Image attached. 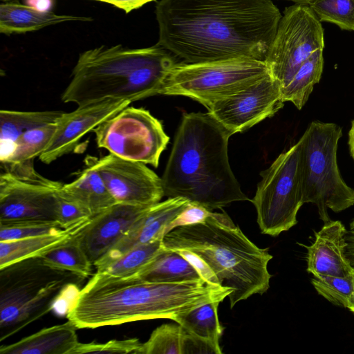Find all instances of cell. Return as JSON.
I'll list each match as a JSON object with an SVG mask.
<instances>
[{
  "mask_svg": "<svg viewBox=\"0 0 354 354\" xmlns=\"http://www.w3.org/2000/svg\"><path fill=\"white\" fill-rule=\"evenodd\" d=\"M157 44L186 63L265 61L282 17L272 0H160Z\"/></svg>",
  "mask_w": 354,
  "mask_h": 354,
  "instance_id": "6da1fadb",
  "label": "cell"
},
{
  "mask_svg": "<svg viewBox=\"0 0 354 354\" xmlns=\"http://www.w3.org/2000/svg\"><path fill=\"white\" fill-rule=\"evenodd\" d=\"M232 288L203 278L157 283L96 272L79 291L66 317L77 328H96L167 318L212 301H223Z\"/></svg>",
  "mask_w": 354,
  "mask_h": 354,
  "instance_id": "7a4b0ae2",
  "label": "cell"
},
{
  "mask_svg": "<svg viewBox=\"0 0 354 354\" xmlns=\"http://www.w3.org/2000/svg\"><path fill=\"white\" fill-rule=\"evenodd\" d=\"M162 244L189 260L202 278L232 288L231 308L270 287L268 265L272 256L253 243L223 210L212 211L201 223L171 230Z\"/></svg>",
  "mask_w": 354,
  "mask_h": 354,
  "instance_id": "3957f363",
  "label": "cell"
},
{
  "mask_svg": "<svg viewBox=\"0 0 354 354\" xmlns=\"http://www.w3.org/2000/svg\"><path fill=\"white\" fill-rule=\"evenodd\" d=\"M231 136L209 113H184L161 178L164 196L210 211L250 201L230 165Z\"/></svg>",
  "mask_w": 354,
  "mask_h": 354,
  "instance_id": "277c9868",
  "label": "cell"
},
{
  "mask_svg": "<svg viewBox=\"0 0 354 354\" xmlns=\"http://www.w3.org/2000/svg\"><path fill=\"white\" fill-rule=\"evenodd\" d=\"M171 54L158 44L143 48L102 45L84 51L62 100L83 106L107 99L131 103L160 95L170 71L177 64Z\"/></svg>",
  "mask_w": 354,
  "mask_h": 354,
  "instance_id": "5b68a950",
  "label": "cell"
},
{
  "mask_svg": "<svg viewBox=\"0 0 354 354\" xmlns=\"http://www.w3.org/2000/svg\"><path fill=\"white\" fill-rule=\"evenodd\" d=\"M84 279L39 257L0 268V341L47 314L70 286Z\"/></svg>",
  "mask_w": 354,
  "mask_h": 354,
  "instance_id": "8992f818",
  "label": "cell"
},
{
  "mask_svg": "<svg viewBox=\"0 0 354 354\" xmlns=\"http://www.w3.org/2000/svg\"><path fill=\"white\" fill-rule=\"evenodd\" d=\"M342 136L339 125L313 121L297 142L302 201L317 206L324 223L330 221L328 209L338 213L354 205V189L344 182L337 162Z\"/></svg>",
  "mask_w": 354,
  "mask_h": 354,
  "instance_id": "52a82bcc",
  "label": "cell"
},
{
  "mask_svg": "<svg viewBox=\"0 0 354 354\" xmlns=\"http://www.w3.org/2000/svg\"><path fill=\"white\" fill-rule=\"evenodd\" d=\"M264 61L235 58L201 63H177L160 95H182L205 107L268 75Z\"/></svg>",
  "mask_w": 354,
  "mask_h": 354,
  "instance_id": "ba28073f",
  "label": "cell"
},
{
  "mask_svg": "<svg viewBox=\"0 0 354 354\" xmlns=\"http://www.w3.org/2000/svg\"><path fill=\"white\" fill-rule=\"evenodd\" d=\"M261 180L250 201L262 234L277 236L297 223L304 204L299 172V144L281 153L261 173Z\"/></svg>",
  "mask_w": 354,
  "mask_h": 354,
  "instance_id": "9c48e42d",
  "label": "cell"
},
{
  "mask_svg": "<svg viewBox=\"0 0 354 354\" xmlns=\"http://www.w3.org/2000/svg\"><path fill=\"white\" fill-rule=\"evenodd\" d=\"M97 145L121 158L158 167L169 137L148 110L129 106L93 131Z\"/></svg>",
  "mask_w": 354,
  "mask_h": 354,
  "instance_id": "30bf717a",
  "label": "cell"
},
{
  "mask_svg": "<svg viewBox=\"0 0 354 354\" xmlns=\"http://www.w3.org/2000/svg\"><path fill=\"white\" fill-rule=\"evenodd\" d=\"M324 47V29L317 15L308 6L295 4L285 9L264 62L282 88L304 61Z\"/></svg>",
  "mask_w": 354,
  "mask_h": 354,
  "instance_id": "8fae6325",
  "label": "cell"
},
{
  "mask_svg": "<svg viewBox=\"0 0 354 354\" xmlns=\"http://www.w3.org/2000/svg\"><path fill=\"white\" fill-rule=\"evenodd\" d=\"M62 183L36 173L0 175V224L57 222V190Z\"/></svg>",
  "mask_w": 354,
  "mask_h": 354,
  "instance_id": "7c38bea8",
  "label": "cell"
},
{
  "mask_svg": "<svg viewBox=\"0 0 354 354\" xmlns=\"http://www.w3.org/2000/svg\"><path fill=\"white\" fill-rule=\"evenodd\" d=\"M284 104L279 82L270 74L207 106L208 113L232 135L273 116Z\"/></svg>",
  "mask_w": 354,
  "mask_h": 354,
  "instance_id": "4fadbf2b",
  "label": "cell"
},
{
  "mask_svg": "<svg viewBox=\"0 0 354 354\" xmlns=\"http://www.w3.org/2000/svg\"><path fill=\"white\" fill-rule=\"evenodd\" d=\"M89 158L116 203L149 207L164 196L162 179L146 164L111 153Z\"/></svg>",
  "mask_w": 354,
  "mask_h": 354,
  "instance_id": "5bb4252c",
  "label": "cell"
},
{
  "mask_svg": "<svg viewBox=\"0 0 354 354\" xmlns=\"http://www.w3.org/2000/svg\"><path fill=\"white\" fill-rule=\"evenodd\" d=\"M130 104L124 100L107 99L63 113L57 121L56 129L46 149L39 156V160L48 165L70 153L84 136Z\"/></svg>",
  "mask_w": 354,
  "mask_h": 354,
  "instance_id": "9a60e30c",
  "label": "cell"
},
{
  "mask_svg": "<svg viewBox=\"0 0 354 354\" xmlns=\"http://www.w3.org/2000/svg\"><path fill=\"white\" fill-rule=\"evenodd\" d=\"M149 207L115 203L91 218L77 238L93 265L119 242Z\"/></svg>",
  "mask_w": 354,
  "mask_h": 354,
  "instance_id": "2e32d148",
  "label": "cell"
},
{
  "mask_svg": "<svg viewBox=\"0 0 354 354\" xmlns=\"http://www.w3.org/2000/svg\"><path fill=\"white\" fill-rule=\"evenodd\" d=\"M189 203L182 197L168 198L149 207L119 242L93 265L96 270L106 266L136 245L162 240L169 225Z\"/></svg>",
  "mask_w": 354,
  "mask_h": 354,
  "instance_id": "e0dca14e",
  "label": "cell"
},
{
  "mask_svg": "<svg viewBox=\"0 0 354 354\" xmlns=\"http://www.w3.org/2000/svg\"><path fill=\"white\" fill-rule=\"evenodd\" d=\"M347 230L339 221L325 223L315 233V241L307 248V272L314 274L347 277L354 268L346 255Z\"/></svg>",
  "mask_w": 354,
  "mask_h": 354,
  "instance_id": "ac0fdd59",
  "label": "cell"
},
{
  "mask_svg": "<svg viewBox=\"0 0 354 354\" xmlns=\"http://www.w3.org/2000/svg\"><path fill=\"white\" fill-rule=\"evenodd\" d=\"M70 320L43 328L17 342L0 347L1 354H74L80 344Z\"/></svg>",
  "mask_w": 354,
  "mask_h": 354,
  "instance_id": "d6986e66",
  "label": "cell"
},
{
  "mask_svg": "<svg viewBox=\"0 0 354 354\" xmlns=\"http://www.w3.org/2000/svg\"><path fill=\"white\" fill-rule=\"evenodd\" d=\"M91 21L90 17L57 15L43 12L17 2L0 5V32L6 35L25 33L67 21Z\"/></svg>",
  "mask_w": 354,
  "mask_h": 354,
  "instance_id": "ffe728a7",
  "label": "cell"
},
{
  "mask_svg": "<svg viewBox=\"0 0 354 354\" xmlns=\"http://www.w3.org/2000/svg\"><path fill=\"white\" fill-rule=\"evenodd\" d=\"M91 218L77 223L56 234L0 241V268L24 259L40 257L77 234Z\"/></svg>",
  "mask_w": 354,
  "mask_h": 354,
  "instance_id": "44dd1931",
  "label": "cell"
},
{
  "mask_svg": "<svg viewBox=\"0 0 354 354\" xmlns=\"http://www.w3.org/2000/svg\"><path fill=\"white\" fill-rule=\"evenodd\" d=\"M64 112L59 111H0V160L8 163L13 155L15 143L25 131L35 127L55 122Z\"/></svg>",
  "mask_w": 354,
  "mask_h": 354,
  "instance_id": "7402d4cb",
  "label": "cell"
},
{
  "mask_svg": "<svg viewBox=\"0 0 354 354\" xmlns=\"http://www.w3.org/2000/svg\"><path fill=\"white\" fill-rule=\"evenodd\" d=\"M88 159V167L74 181L62 184L61 189L93 216L116 202L91 159Z\"/></svg>",
  "mask_w": 354,
  "mask_h": 354,
  "instance_id": "603a6c76",
  "label": "cell"
},
{
  "mask_svg": "<svg viewBox=\"0 0 354 354\" xmlns=\"http://www.w3.org/2000/svg\"><path fill=\"white\" fill-rule=\"evenodd\" d=\"M132 277L157 283H177L202 278L189 260L177 252L167 249Z\"/></svg>",
  "mask_w": 354,
  "mask_h": 354,
  "instance_id": "cb8c5ba5",
  "label": "cell"
},
{
  "mask_svg": "<svg viewBox=\"0 0 354 354\" xmlns=\"http://www.w3.org/2000/svg\"><path fill=\"white\" fill-rule=\"evenodd\" d=\"M323 67V50H319L302 63L290 82L281 88L283 102H290L298 109H301L314 86L319 82Z\"/></svg>",
  "mask_w": 354,
  "mask_h": 354,
  "instance_id": "d4e9b609",
  "label": "cell"
},
{
  "mask_svg": "<svg viewBox=\"0 0 354 354\" xmlns=\"http://www.w3.org/2000/svg\"><path fill=\"white\" fill-rule=\"evenodd\" d=\"M221 301H216L199 306L172 318L187 333L219 343L223 333L218 317V308Z\"/></svg>",
  "mask_w": 354,
  "mask_h": 354,
  "instance_id": "484cf974",
  "label": "cell"
},
{
  "mask_svg": "<svg viewBox=\"0 0 354 354\" xmlns=\"http://www.w3.org/2000/svg\"><path fill=\"white\" fill-rule=\"evenodd\" d=\"M165 249L162 240L140 244L132 248L106 266L96 270V272L117 278L132 277Z\"/></svg>",
  "mask_w": 354,
  "mask_h": 354,
  "instance_id": "4316f807",
  "label": "cell"
},
{
  "mask_svg": "<svg viewBox=\"0 0 354 354\" xmlns=\"http://www.w3.org/2000/svg\"><path fill=\"white\" fill-rule=\"evenodd\" d=\"M40 257L52 268L73 272L84 279L92 274L93 265L82 250L77 234Z\"/></svg>",
  "mask_w": 354,
  "mask_h": 354,
  "instance_id": "83f0119b",
  "label": "cell"
},
{
  "mask_svg": "<svg viewBox=\"0 0 354 354\" xmlns=\"http://www.w3.org/2000/svg\"><path fill=\"white\" fill-rule=\"evenodd\" d=\"M55 122L35 127L23 133L15 143L10 161L2 165H19L32 162L46 149L56 129Z\"/></svg>",
  "mask_w": 354,
  "mask_h": 354,
  "instance_id": "f1b7e54d",
  "label": "cell"
},
{
  "mask_svg": "<svg viewBox=\"0 0 354 354\" xmlns=\"http://www.w3.org/2000/svg\"><path fill=\"white\" fill-rule=\"evenodd\" d=\"M310 280L319 295L335 306L348 308L354 295L353 274L347 277L314 274Z\"/></svg>",
  "mask_w": 354,
  "mask_h": 354,
  "instance_id": "f546056e",
  "label": "cell"
},
{
  "mask_svg": "<svg viewBox=\"0 0 354 354\" xmlns=\"http://www.w3.org/2000/svg\"><path fill=\"white\" fill-rule=\"evenodd\" d=\"M184 329L175 324H165L157 327L137 354H181Z\"/></svg>",
  "mask_w": 354,
  "mask_h": 354,
  "instance_id": "4dcf8cb0",
  "label": "cell"
},
{
  "mask_svg": "<svg viewBox=\"0 0 354 354\" xmlns=\"http://www.w3.org/2000/svg\"><path fill=\"white\" fill-rule=\"evenodd\" d=\"M308 6L320 21L334 24L342 30H354V0H312Z\"/></svg>",
  "mask_w": 354,
  "mask_h": 354,
  "instance_id": "1f68e13d",
  "label": "cell"
},
{
  "mask_svg": "<svg viewBox=\"0 0 354 354\" xmlns=\"http://www.w3.org/2000/svg\"><path fill=\"white\" fill-rule=\"evenodd\" d=\"M63 230L57 222L0 224V241L56 234Z\"/></svg>",
  "mask_w": 354,
  "mask_h": 354,
  "instance_id": "d6a6232c",
  "label": "cell"
},
{
  "mask_svg": "<svg viewBox=\"0 0 354 354\" xmlns=\"http://www.w3.org/2000/svg\"><path fill=\"white\" fill-rule=\"evenodd\" d=\"M62 184L57 190V210L56 221L63 229L77 223L88 220L91 214L78 203L66 196L61 189Z\"/></svg>",
  "mask_w": 354,
  "mask_h": 354,
  "instance_id": "836d02e7",
  "label": "cell"
},
{
  "mask_svg": "<svg viewBox=\"0 0 354 354\" xmlns=\"http://www.w3.org/2000/svg\"><path fill=\"white\" fill-rule=\"evenodd\" d=\"M142 343L138 338L113 339L106 343H80L74 354L88 353H133L137 354Z\"/></svg>",
  "mask_w": 354,
  "mask_h": 354,
  "instance_id": "e575fe53",
  "label": "cell"
},
{
  "mask_svg": "<svg viewBox=\"0 0 354 354\" xmlns=\"http://www.w3.org/2000/svg\"><path fill=\"white\" fill-rule=\"evenodd\" d=\"M219 343L190 334L184 330L181 354H221Z\"/></svg>",
  "mask_w": 354,
  "mask_h": 354,
  "instance_id": "d590c367",
  "label": "cell"
},
{
  "mask_svg": "<svg viewBox=\"0 0 354 354\" xmlns=\"http://www.w3.org/2000/svg\"><path fill=\"white\" fill-rule=\"evenodd\" d=\"M211 212L212 211L205 207L190 202L187 207L169 225L167 228V233L179 226L201 223L203 221Z\"/></svg>",
  "mask_w": 354,
  "mask_h": 354,
  "instance_id": "8d00e7d4",
  "label": "cell"
},
{
  "mask_svg": "<svg viewBox=\"0 0 354 354\" xmlns=\"http://www.w3.org/2000/svg\"><path fill=\"white\" fill-rule=\"evenodd\" d=\"M102 1L113 5L120 9L124 10L126 13L138 9L145 4L153 1L154 0H93Z\"/></svg>",
  "mask_w": 354,
  "mask_h": 354,
  "instance_id": "74e56055",
  "label": "cell"
},
{
  "mask_svg": "<svg viewBox=\"0 0 354 354\" xmlns=\"http://www.w3.org/2000/svg\"><path fill=\"white\" fill-rule=\"evenodd\" d=\"M27 6L43 12L51 11L53 0H26Z\"/></svg>",
  "mask_w": 354,
  "mask_h": 354,
  "instance_id": "f35d334b",
  "label": "cell"
},
{
  "mask_svg": "<svg viewBox=\"0 0 354 354\" xmlns=\"http://www.w3.org/2000/svg\"><path fill=\"white\" fill-rule=\"evenodd\" d=\"M346 255L354 268V240L346 239Z\"/></svg>",
  "mask_w": 354,
  "mask_h": 354,
  "instance_id": "ab89813d",
  "label": "cell"
},
{
  "mask_svg": "<svg viewBox=\"0 0 354 354\" xmlns=\"http://www.w3.org/2000/svg\"><path fill=\"white\" fill-rule=\"evenodd\" d=\"M348 146L351 155L354 160V120L351 122V127L348 133Z\"/></svg>",
  "mask_w": 354,
  "mask_h": 354,
  "instance_id": "60d3db41",
  "label": "cell"
},
{
  "mask_svg": "<svg viewBox=\"0 0 354 354\" xmlns=\"http://www.w3.org/2000/svg\"><path fill=\"white\" fill-rule=\"evenodd\" d=\"M287 1H292V2L295 3V4L308 6L312 0H287Z\"/></svg>",
  "mask_w": 354,
  "mask_h": 354,
  "instance_id": "b9f144b4",
  "label": "cell"
},
{
  "mask_svg": "<svg viewBox=\"0 0 354 354\" xmlns=\"http://www.w3.org/2000/svg\"><path fill=\"white\" fill-rule=\"evenodd\" d=\"M353 276H354V270H353ZM347 309H348L351 312L354 313V295L349 303V305H348Z\"/></svg>",
  "mask_w": 354,
  "mask_h": 354,
  "instance_id": "7bdbcfd3",
  "label": "cell"
},
{
  "mask_svg": "<svg viewBox=\"0 0 354 354\" xmlns=\"http://www.w3.org/2000/svg\"><path fill=\"white\" fill-rule=\"evenodd\" d=\"M18 0H1L3 2H17Z\"/></svg>",
  "mask_w": 354,
  "mask_h": 354,
  "instance_id": "ee69618b",
  "label": "cell"
}]
</instances>
